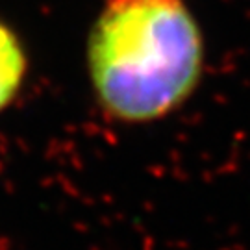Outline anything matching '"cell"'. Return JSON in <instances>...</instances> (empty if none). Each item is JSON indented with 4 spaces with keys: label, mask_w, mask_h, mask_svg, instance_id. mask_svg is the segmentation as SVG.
<instances>
[{
    "label": "cell",
    "mask_w": 250,
    "mask_h": 250,
    "mask_svg": "<svg viewBox=\"0 0 250 250\" xmlns=\"http://www.w3.org/2000/svg\"><path fill=\"white\" fill-rule=\"evenodd\" d=\"M204 63V37L186 0H106L87 39L93 93L121 125H152L178 111Z\"/></svg>",
    "instance_id": "1"
},
{
    "label": "cell",
    "mask_w": 250,
    "mask_h": 250,
    "mask_svg": "<svg viewBox=\"0 0 250 250\" xmlns=\"http://www.w3.org/2000/svg\"><path fill=\"white\" fill-rule=\"evenodd\" d=\"M26 74V54L15 32L0 21V109L21 89Z\"/></svg>",
    "instance_id": "2"
}]
</instances>
